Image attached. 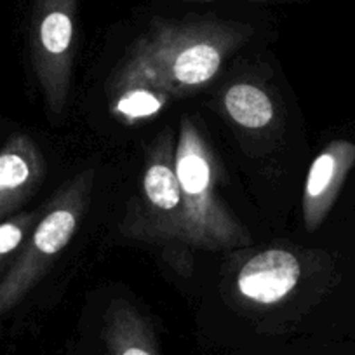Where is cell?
I'll return each instance as SVG.
<instances>
[{"instance_id": "9", "label": "cell", "mask_w": 355, "mask_h": 355, "mask_svg": "<svg viewBox=\"0 0 355 355\" xmlns=\"http://www.w3.org/2000/svg\"><path fill=\"white\" fill-rule=\"evenodd\" d=\"M101 336L107 355H162L152 324L124 298L107 306Z\"/></svg>"}, {"instance_id": "12", "label": "cell", "mask_w": 355, "mask_h": 355, "mask_svg": "<svg viewBox=\"0 0 355 355\" xmlns=\"http://www.w3.org/2000/svg\"><path fill=\"white\" fill-rule=\"evenodd\" d=\"M39 216V211H32V213H19L9 220L0 221V266L23 248Z\"/></svg>"}, {"instance_id": "5", "label": "cell", "mask_w": 355, "mask_h": 355, "mask_svg": "<svg viewBox=\"0 0 355 355\" xmlns=\"http://www.w3.org/2000/svg\"><path fill=\"white\" fill-rule=\"evenodd\" d=\"M78 0H35L32 15V63L51 119L68 105L75 60Z\"/></svg>"}, {"instance_id": "11", "label": "cell", "mask_w": 355, "mask_h": 355, "mask_svg": "<svg viewBox=\"0 0 355 355\" xmlns=\"http://www.w3.org/2000/svg\"><path fill=\"white\" fill-rule=\"evenodd\" d=\"M110 96V112L124 124L152 119L171 100L166 91L145 82H112Z\"/></svg>"}, {"instance_id": "6", "label": "cell", "mask_w": 355, "mask_h": 355, "mask_svg": "<svg viewBox=\"0 0 355 355\" xmlns=\"http://www.w3.org/2000/svg\"><path fill=\"white\" fill-rule=\"evenodd\" d=\"M354 167L355 143L348 139H333L313 159L302 199L306 230L315 232L324 223Z\"/></svg>"}, {"instance_id": "2", "label": "cell", "mask_w": 355, "mask_h": 355, "mask_svg": "<svg viewBox=\"0 0 355 355\" xmlns=\"http://www.w3.org/2000/svg\"><path fill=\"white\" fill-rule=\"evenodd\" d=\"M176 174L185 211V245L234 251L251 244L249 232L228 211L218 192L216 155L192 117L183 115L176 138Z\"/></svg>"}, {"instance_id": "10", "label": "cell", "mask_w": 355, "mask_h": 355, "mask_svg": "<svg viewBox=\"0 0 355 355\" xmlns=\"http://www.w3.org/2000/svg\"><path fill=\"white\" fill-rule=\"evenodd\" d=\"M223 110L244 129H263L275 117V105L265 89L251 82H235L223 93Z\"/></svg>"}, {"instance_id": "1", "label": "cell", "mask_w": 355, "mask_h": 355, "mask_svg": "<svg viewBox=\"0 0 355 355\" xmlns=\"http://www.w3.org/2000/svg\"><path fill=\"white\" fill-rule=\"evenodd\" d=\"M249 35V26L223 19H155L129 47L112 82H145L171 98L193 94Z\"/></svg>"}, {"instance_id": "13", "label": "cell", "mask_w": 355, "mask_h": 355, "mask_svg": "<svg viewBox=\"0 0 355 355\" xmlns=\"http://www.w3.org/2000/svg\"><path fill=\"white\" fill-rule=\"evenodd\" d=\"M180 2H213V0H180Z\"/></svg>"}, {"instance_id": "4", "label": "cell", "mask_w": 355, "mask_h": 355, "mask_svg": "<svg viewBox=\"0 0 355 355\" xmlns=\"http://www.w3.org/2000/svg\"><path fill=\"white\" fill-rule=\"evenodd\" d=\"M176 139L166 129L146 152L136 206H129L122 234L136 241L185 245V211L176 174Z\"/></svg>"}, {"instance_id": "3", "label": "cell", "mask_w": 355, "mask_h": 355, "mask_svg": "<svg viewBox=\"0 0 355 355\" xmlns=\"http://www.w3.org/2000/svg\"><path fill=\"white\" fill-rule=\"evenodd\" d=\"M94 180L96 171L93 167L82 171L64 183L40 211L18 258L0 281V317L16 309L28 296L70 244L87 209Z\"/></svg>"}, {"instance_id": "8", "label": "cell", "mask_w": 355, "mask_h": 355, "mask_svg": "<svg viewBox=\"0 0 355 355\" xmlns=\"http://www.w3.org/2000/svg\"><path fill=\"white\" fill-rule=\"evenodd\" d=\"M46 159L28 135H12L0 148V220L16 213L42 185Z\"/></svg>"}, {"instance_id": "7", "label": "cell", "mask_w": 355, "mask_h": 355, "mask_svg": "<svg viewBox=\"0 0 355 355\" xmlns=\"http://www.w3.org/2000/svg\"><path fill=\"white\" fill-rule=\"evenodd\" d=\"M302 279V263L289 249L270 248L256 252L241 266L237 291L258 305H274L288 298Z\"/></svg>"}]
</instances>
